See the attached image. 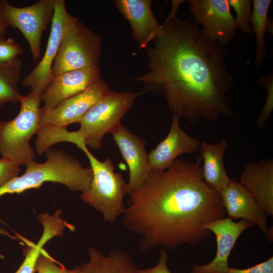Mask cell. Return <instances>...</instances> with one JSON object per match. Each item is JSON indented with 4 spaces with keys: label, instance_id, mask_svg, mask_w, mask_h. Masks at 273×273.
<instances>
[{
    "label": "cell",
    "instance_id": "6da1fadb",
    "mask_svg": "<svg viewBox=\"0 0 273 273\" xmlns=\"http://www.w3.org/2000/svg\"><path fill=\"white\" fill-rule=\"evenodd\" d=\"M147 49L148 71L134 79L143 93L164 98L174 115L195 123L231 117L227 94L235 79L227 69L229 53L196 23L167 18Z\"/></svg>",
    "mask_w": 273,
    "mask_h": 273
},
{
    "label": "cell",
    "instance_id": "7a4b0ae2",
    "mask_svg": "<svg viewBox=\"0 0 273 273\" xmlns=\"http://www.w3.org/2000/svg\"><path fill=\"white\" fill-rule=\"evenodd\" d=\"M201 163L200 157L177 158L166 170L152 172L130 195L122 222L139 237L140 251L197 245L212 235L205 224L226 217L220 195L202 178Z\"/></svg>",
    "mask_w": 273,
    "mask_h": 273
},
{
    "label": "cell",
    "instance_id": "3957f363",
    "mask_svg": "<svg viewBox=\"0 0 273 273\" xmlns=\"http://www.w3.org/2000/svg\"><path fill=\"white\" fill-rule=\"evenodd\" d=\"M47 160H34L27 164L25 172L0 188V197L7 194H19L38 188L46 182L61 184L72 191H87L93 178L90 166L83 167L75 157L66 152L49 148L44 152Z\"/></svg>",
    "mask_w": 273,
    "mask_h": 273
},
{
    "label": "cell",
    "instance_id": "277c9868",
    "mask_svg": "<svg viewBox=\"0 0 273 273\" xmlns=\"http://www.w3.org/2000/svg\"><path fill=\"white\" fill-rule=\"evenodd\" d=\"M40 101V96L33 93L22 96L17 115L8 121H0V154L19 166L35 158L30 140L41 127Z\"/></svg>",
    "mask_w": 273,
    "mask_h": 273
},
{
    "label": "cell",
    "instance_id": "5b68a950",
    "mask_svg": "<svg viewBox=\"0 0 273 273\" xmlns=\"http://www.w3.org/2000/svg\"><path fill=\"white\" fill-rule=\"evenodd\" d=\"M82 151L87 157L93 171L89 189L82 193L81 199L101 213L105 221L113 223L122 214L125 206L123 202L127 194V184L122 174L114 171L110 158L104 161L96 158L87 147Z\"/></svg>",
    "mask_w": 273,
    "mask_h": 273
},
{
    "label": "cell",
    "instance_id": "8992f818",
    "mask_svg": "<svg viewBox=\"0 0 273 273\" xmlns=\"http://www.w3.org/2000/svg\"><path fill=\"white\" fill-rule=\"evenodd\" d=\"M129 91L111 90L93 106L79 122L77 130L86 146L100 149L104 135L112 134L122 126L121 119L130 109L135 99L143 94Z\"/></svg>",
    "mask_w": 273,
    "mask_h": 273
},
{
    "label": "cell",
    "instance_id": "52a82bcc",
    "mask_svg": "<svg viewBox=\"0 0 273 273\" xmlns=\"http://www.w3.org/2000/svg\"><path fill=\"white\" fill-rule=\"evenodd\" d=\"M101 44L100 36L77 20L62 38L52 66L53 76L83 68L99 67Z\"/></svg>",
    "mask_w": 273,
    "mask_h": 273
},
{
    "label": "cell",
    "instance_id": "ba28073f",
    "mask_svg": "<svg viewBox=\"0 0 273 273\" xmlns=\"http://www.w3.org/2000/svg\"><path fill=\"white\" fill-rule=\"evenodd\" d=\"M55 0H40L28 6L19 8L0 0V22L7 28L18 29L28 43L33 60L41 56L42 33L54 15Z\"/></svg>",
    "mask_w": 273,
    "mask_h": 273
},
{
    "label": "cell",
    "instance_id": "9c48e42d",
    "mask_svg": "<svg viewBox=\"0 0 273 273\" xmlns=\"http://www.w3.org/2000/svg\"><path fill=\"white\" fill-rule=\"evenodd\" d=\"M78 19L68 12L65 1L55 0L51 30L44 55L22 81L21 85L30 87L31 93L41 96L52 81V68L62 38L70 26Z\"/></svg>",
    "mask_w": 273,
    "mask_h": 273
},
{
    "label": "cell",
    "instance_id": "30bf717a",
    "mask_svg": "<svg viewBox=\"0 0 273 273\" xmlns=\"http://www.w3.org/2000/svg\"><path fill=\"white\" fill-rule=\"evenodd\" d=\"M111 91L108 83L100 78L84 90L61 103L54 108L42 109L41 126L59 128L79 123L87 112Z\"/></svg>",
    "mask_w": 273,
    "mask_h": 273
},
{
    "label": "cell",
    "instance_id": "8fae6325",
    "mask_svg": "<svg viewBox=\"0 0 273 273\" xmlns=\"http://www.w3.org/2000/svg\"><path fill=\"white\" fill-rule=\"evenodd\" d=\"M190 12L211 40L222 45L234 38L237 28L228 0H190Z\"/></svg>",
    "mask_w": 273,
    "mask_h": 273
},
{
    "label": "cell",
    "instance_id": "7c38bea8",
    "mask_svg": "<svg viewBox=\"0 0 273 273\" xmlns=\"http://www.w3.org/2000/svg\"><path fill=\"white\" fill-rule=\"evenodd\" d=\"M112 135L128 166L127 194L130 196L143 186L152 172L145 150L146 141L123 125Z\"/></svg>",
    "mask_w": 273,
    "mask_h": 273
},
{
    "label": "cell",
    "instance_id": "4fadbf2b",
    "mask_svg": "<svg viewBox=\"0 0 273 273\" xmlns=\"http://www.w3.org/2000/svg\"><path fill=\"white\" fill-rule=\"evenodd\" d=\"M253 224L242 219L234 222L229 217L207 223L204 228L213 233L217 242V252L214 259L204 265H193L189 273H227L228 259L231 251L241 234Z\"/></svg>",
    "mask_w": 273,
    "mask_h": 273
},
{
    "label": "cell",
    "instance_id": "5bb4252c",
    "mask_svg": "<svg viewBox=\"0 0 273 273\" xmlns=\"http://www.w3.org/2000/svg\"><path fill=\"white\" fill-rule=\"evenodd\" d=\"M179 121V118L173 115L168 134L148 154L152 172L164 171L179 156L195 153L199 149L200 141L182 129Z\"/></svg>",
    "mask_w": 273,
    "mask_h": 273
},
{
    "label": "cell",
    "instance_id": "9a60e30c",
    "mask_svg": "<svg viewBox=\"0 0 273 273\" xmlns=\"http://www.w3.org/2000/svg\"><path fill=\"white\" fill-rule=\"evenodd\" d=\"M101 77L99 67H87L67 71L54 77L40 101L43 109H53L64 100L84 90Z\"/></svg>",
    "mask_w": 273,
    "mask_h": 273
},
{
    "label": "cell",
    "instance_id": "2e32d148",
    "mask_svg": "<svg viewBox=\"0 0 273 273\" xmlns=\"http://www.w3.org/2000/svg\"><path fill=\"white\" fill-rule=\"evenodd\" d=\"M113 4L130 24L131 35L140 49L152 41L161 28L151 9V0H114Z\"/></svg>",
    "mask_w": 273,
    "mask_h": 273
},
{
    "label": "cell",
    "instance_id": "e0dca14e",
    "mask_svg": "<svg viewBox=\"0 0 273 273\" xmlns=\"http://www.w3.org/2000/svg\"><path fill=\"white\" fill-rule=\"evenodd\" d=\"M222 205L229 218H242L257 225L268 234L266 214L250 193L239 182L231 179L220 193Z\"/></svg>",
    "mask_w": 273,
    "mask_h": 273
},
{
    "label": "cell",
    "instance_id": "ac0fdd59",
    "mask_svg": "<svg viewBox=\"0 0 273 273\" xmlns=\"http://www.w3.org/2000/svg\"><path fill=\"white\" fill-rule=\"evenodd\" d=\"M268 216L273 215V159L250 161L245 165L240 181Z\"/></svg>",
    "mask_w": 273,
    "mask_h": 273
},
{
    "label": "cell",
    "instance_id": "d6986e66",
    "mask_svg": "<svg viewBox=\"0 0 273 273\" xmlns=\"http://www.w3.org/2000/svg\"><path fill=\"white\" fill-rule=\"evenodd\" d=\"M228 145L226 140L215 144L204 141L199 148L202 178L209 187L218 193L225 189L232 179L224 165V156Z\"/></svg>",
    "mask_w": 273,
    "mask_h": 273
},
{
    "label": "cell",
    "instance_id": "ffe728a7",
    "mask_svg": "<svg viewBox=\"0 0 273 273\" xmlns=\"http://www.w3.org/2000/svg\"><path fill=\"white\" fill-rule=\"evenodd\" d=\"M89 260L79 265L80 273H139L131 256L122 249H114L105 255L99 250L88 248Z\"/></svg>",
    "mask_w": 273,
    "mask_h": 273
},
{
    "label": "cell",
    "instance_id": "44dd1931",
    "mask_svg": "<svg viewBox=\"0 0 273 273\" xmlns=\"http://www.w3.org/2000/svg\"><path fill=\"white\" fill-rule=\"evenodd\" d=\"M22 66L18 57L0 62V109L8 103H17L23 96L18 89Z\"/></svg>",
    "mask_w": 273,
    "mask_h": 273
},
{
    "label": "cell",
    "instance_id": "7402d4cb",
    "mask_svg": "<svg viewBox=\"0 0 273 273\" xmlns=\"http://www.w3.org/2000/svg\"><path fill=\"white\" fill-rule=\"evenodd\" d=\"M251 23L252 31H254L256 38V56L254 62L255 67L259 69L266 59V47L265 43V34L267 31L269 18L267 14L270 0H253Z\"/></svg>",
    "mask_w": 273,
    "mask_h": 273
},
{
    "label": "cell",
    "instance_id": "603a6c76",
    "mask_svg": "<svg viewBox=\"0 0 273 273\" xmlns=\"http://www.w3.org/2000/svg\"><path fill=\"white\" fill-rule=\"evenodd\" d=\"M230 7L236 12L235 23L237 28L243 32L251 34L252 27L250 25L252 16V2L251 0H228Z\"/></svg>",
    "mask_w": 273,
    "mask_h": 273
},
{
    "label": "cell",
    "instance_id": "cb8c5ba5",
    "mask_svg": "<svg viewBox=\"0 0 273 273\" xmlns=\"http://www.w3.org/2000/svg\"><path fill=\"white\" fill-rule=\"evenodd\" d=\"M273 72L261 76L256 80L260 85L265 87L266 89L267 96L264 105L259 114L256 121L259 129H262L268 119L270 116L273 109Z\"/></svg>",
    "mask_w": 273,
    "mask_h": 273
},
{
    "label": "cell",
    "instance_id": "d4e9b609",
    "mask_svg": "<svg viewBox=\"0 0 273 273\" xmlns=\"http://www.w3.org/2000/svg\"><path fill=\"white\" fill-rule=\"evenodd\" d=\"M47 253L42 250L36 265L37 273H80L79 266L73 269H68L62 266H59Z\"/></svg>",
    "mask_w": 273,
    "mask_h": 273
},
{
    "label": "cell",
    "instance_id": "484cf974",
    "mask_svg": "<svg viewBox=\"0 0 273 273\" xmlns=\"http://www.w3.org/2000/svg\"><path fill=\"white\" fill-rule=\"evenodd\" d=\"M43 245L38 242L36 244L30 245L25 250V258L19 268L14 273H34L38 258L42 251Z\"/></svg>",
    "mask_w": 273,
    "mask_h": 273
},
{
    "label": "cell",
    "instance_id": "4316f807",
    "mask_svg": "<svg viewBox=\"0 0 273 273\" xmlns=\"http://www.w3.org/2000/svg\"><path fill=\"white\" fill-rule=\"evenodd\" d=\"M23 53V48L11 37L0 41L1 63L12 61Z\"/></svg>",
    "mask_w": 273,
    "mask_h": 273
},
{
    "label": "cell",
    "instance_id": "83f0119b",
    "mask_svg": "<svg viewBox=\"0 0 273 273\" xmlns=\"http://www.w3.org/2000/svg\"><path fill=\"white\" fill-rule=\"evenodd\" d=\"M19 166L12 161L4 157L0 159V188L18 176Z\"/></svg>",
    "mask_w": 273,
    "mask_h": 273
},
{
    "label": "cell",
    "instance_id": "f1b7e54d",
    "mask_svg": "<svg viewBox=\"0 0 273 273\" xmlns=\"http://www.w3.org/2000/svg\"><path fill=\"white\" fill-rule=\"evenodd\" d=\"M227 273H273V257L247 269L229 267Z\"/></svg>",
    "mask_w": 273,
    "mask_h": 273
},
{
    "label": "cell",
    "instance_id": "f546056e",
    "mask_svg": "<svg viewBox=\"0 0 273 273\" xmlns=\"http://www.w3.org/2000/svg\"><path fill=\"white\" fill-rule=\"evenodd\" d=\"M167 254L165 249H162L159 252V259L158 263L153 267L139 269V273H172L168 267Z\"/></svg>",
    "mask_w": 273,
    "mask_h": 273
},
{
    "label": "cell",
    "instance_id": "4dcf8cb0",
    "mask_svg": "<svg viewBox=\"0 0 273 273\" xmlns=\"http://www.w3.org/2000/svg\"><path fill=\"white\" fill-rule=\"evenodd\" d=\"M7 27L0 22V41L5 38Z\"/></svg>",
    "mask_w": 273,
    "mask_h": 273
},
{
    "label": "cell",
    "instance_id": "1f68e13d",
    "mask_svg": "<svg viewBox=\"0 0 273 273\" xmlns=\"http://www.w3.org/2000/svg\"><path fill=\"white\" fill-rule=\"evenodd\" d=\"M0 233H3V232H2V231L0 230Z\"/></svg>",
    "mask_w": 273,
    "mask_h": 273
}]
</instances>
